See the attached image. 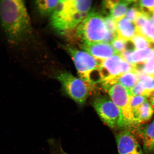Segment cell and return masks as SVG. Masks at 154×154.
<instances>
[{"label": "cell", "instance_id": "cell-28", "mask_svg": "<svg viewBox=\"0 0 154 154\" xmlns=\"http://www.w3.org/2000/svg\"><path fill=\"white\" fill-rule=\"evenodd\" d=\"M149 97L151 104L154 107V91L151 94Z\"/></svg>", "mask_w": 154, "mask_h": 154}, {"label": "cell", "instance_id": "cell-21", "mask_svg": "<svg viewBox=\"0 0 154 154\" xmlns=\"http://www.w3.org/2000/svg\"><path fill=\"white\" fill-rule=\"evenodd\" d=\"M147 97L142 96H132L130 104L134 115L144 102L147 101Z\"/></svg>", "mask_w": 154, "mask_h": 154}, {"label": "cell", "instance_id": "cell-22", "mask_svg": "<svg viewBox=\"0 0 154 154\" xmlns=\"http://www.w3.org/2000/svg\"><path fill=\"white\" fill-rule=\"evenodd\" d=\"M126 40L117 35L111 43V45L117 54H120L125 50Z\"/></svg>", "mask_w": 154, "mask_h": 154}, {"label": "cell", "instance_id": "cell-30", "mask_svg": "<svg viewBox=\"0 0 154 154\" xmlns=\"http://www.w3.org/2000/svg\"><path fill=\"white\" fill-rule=\"evenodd\" d=\"M153 151L154 152V149H153Z\"/></svg>", "mask_w": 154, "mask_h": 154}, {"label": "cell", "instance_id": "cell-7", "mask_svg": "<svg viewBox=\"0 0 154 154\" xmlns=\"http://www.w3.org/2000/svg\"><path fill=\"white\" fill-rule=\"evenodd\" d=\"M92 105L104 123L111 128H124L122 116L118 108L106 96L95 98Z\"/></svg>", "mask_w": 154, "mask_h": 154}, {"label": "cell", "instance_id": "cell-19", "mask_svg": "<svg viewBox=\"0 0 154 154\" xmlns=\"http://www.w3.org/2000/svg\"><path fill=\"white\" fill-rule=\"evenodd\" d=\"M129 91L132 96H142L148 97L150 96L140 81H138Z\"/></svg>", "mask_w": 154, "mask_h": 154}, {"label": "cell", "instance_id": "cell-13", "mask_svg": "<svg viewBox=\"0 0 154 154\" xmlns=\"http://www.w3.org/2000/svg\"><path fill=\"white\" fill-rule=\"evenodd\" d=\"M154 54V51L151 49L137 50L130 53L127 62L131 64L146 62L151 59Z\"/></svg>", "mask_w": 154, "mask_h": 154}, {"label": "cell", "instance_id": "cell-2", "mask_svg": "<svg viewBox=\"0 0 154 154\" xmlns=\"http://www.w3.org/2000/svg\"><path fill=\"white\" fill-rule=\"evenodd\" d=\"M91 1H60L51 15L52 26L61 33L74 29L89 14Z\"/></svg>", "mask_w": 154, "mask_h": 154}, {"label": "cell", "instance_id": "cell-9", "mask_svg": "<svg viewBox=\"0 0 154 154\" xmlns=\"http://www.w3.org/2000/svg\"><path fill=\"white\" fill-rule=\"evenodd\" d=\"M80 46L87 53L101 61L104 60L117 54L110 44L105 42L81 44Z\"/></svg>", "mask_w": 154, "mask_h": 154}, {"label": "cell", "instance_id": "cell-27", "mask_svg": "<svg viewBox=\"0 0 154 154\" xmlns=\"http://www.w3.org/2000/svg\"><path fill=\"white\" fill-rule=\"evenodd\" d=\"M136 49L135 46L131 40H126L125 43V51L132 52V51H134Z\"/></svg>", "mask_w": 154, "mask_h": 154}, {"label": "cell", "instance_id": "cell-12", "mask_svg": "<svg viewBox=\"0 0 154 154\" xmlns=\"http://www.w3.org/2000/svg\"><path fill=\"white\" fill-rule=\"evenodd\" d=\"M154 112L151 104L147 100L144 102L134 114L137 122L140 124L149 121L152 116Z\"/></svg>", "mask_w": 154, "mask_h": 154}, {"label": "cell", "instance_id": "cell-24", "mask_svg": "<svg viewBox=\"0 0 154 154\" xmlns=\"http://www.w3.org/2000/svg\"><path fill=\"white\" fill-rule=\"evenodd\" d=\"M143 72L146 75L154 76V54L145 62Z\"/></svg>", "mask_w": 154, "mask_h": 154}, {"label": "cell", "instance_id": "cell-25", "mask_svg": "<svg viewBox=\"0 0 154 154\" xmlns=\"http://www.w3.org/2000/svg\"><path fill=\"white\" fill-rule=\"evenodd\" d=\"M50 143H51V154H69L63 151L59 142L51 140Z\"/></svg>", "mask_w": 154, "mask_h": 154}, {"label": "cell", "instance_id": "cell-4", "mask_svg": "<svg viewBox=\"0 0 154 154\" xmlns=\"http://www.w3.org/2000/svg\"><path fill=\"white\" fill-rule=\"evenodd\" d=\"M104 19L92 11L77 27L75 35L81 44L103 42L107 32Z\"/></svg>", "mask_w": 154, "mask_h": 154}, {"label": "cell", "instance_id": "cell-18", "mask_svg": "<svg viewBox=\"0 0 154 154\" xmlns=\"http://www.w3.org/2000/svg\"><path fill=\"white\" fill-rule=\"evenodd\" d=\"M135 46L136 49L140 50L149 47V41L141 34L136 33L131 40Z\"/></svg>", "mask_w": 154, "mask_h": 154}, {"label": "cell", "instance_id": "cell-8", "mask_svg": "<svg viewBox=\"0 0 154 154\" xmlns=\"http://www.w3.org/2000/svg\"><path fill=\"white\" fill-rule=\"evenodd\" d=\"M116 142L119 154H143L136 138L128 130L117 135Z\"/></svg>", "mask_w": 154, "mask_h": 154}, {"label": "cell", "instance_id": "cell-5", "mask_svg": "<svg viewBox=\"0 0 154 154\" xmlns=\"http://www.w3.org/2000/svg\"><path fill=\"white\" fill-rule=\"evenodd\" d=\"M106 91L120 112L124 128H130L137 125L131 106L132 96L130 91L118 82L109 87Z\"/></svg>", "mask_w": 154, "mask_h": 154}, {"label": "cell", "instance_id": "cell-16", "mask_svg": "<svg viewBox=\"0 0 154 154\" xmlns=\"http://www.w3.org/2000/svg\"><path fill=\"white\" fill-rule=\"evenodd\" d=\"M138 81L136 72H131L121 75L117 79V82L130 91Z\"/></svg>", "mask_w": 154, "mask_h": 154}, {"label": "cell", "instance_id": "cell-11", "mask_svg": "<svg viewBox=\"0 0 154 154\" xmlns=\"http://www.w3.org/2000/svg\"><path fill=\"white\" fill-rule=\"evenodd\" d=\"M60 1L40 0L34 2L35 8L40 15L43 17L51 15L59 3Z\"/></svg>", "mask_w": 154, "mask_h": 154}, {"label": "cell", "instance_id": "cell-20", "mask_svg": "<svg viewBox=\"0 0 154 154\" xmlns=\"http://www.w3.org/2000/svg\"><path fill=\"white\" fill-rule=\"evenodd\" d=\"M150 95L154 91V76L145 75L139 79Z\"/></svg>", "mask_w": 154, "mask_h": 154}, {"label": "cell", "instance_id": "cell-1", "mask_svg": "<svg viewBox=\"0 0 154 154\" xmlns=\"http://www.w3.org/2000/svg\"><path fill=\"white\" fill-rule=\"evenodd\" d=\"M0 23L8 41L12 45H21L32 38V24L24 1H0Z\"/></svg>", "mask_w": 154, "mask_h": 154}, {"label": "cell", "instance_id": "cell-26", "mask_svg": "<svg viewBox=\"0 0 154 154\" xmlns=\"http://www.w3.org/2000/svg\"><path fill=\"white\" fill-rule=\"evenodd\" d=\"M141 6L146 8L151 12L154 11V0L153 1H145L141 0L139 1Z\"/></svg>", "mask_w": 154, "mask_h": 154}, {"label": "cell", "instance_id": "cell-17", "mask_svg": "<svg viewBox=\"0 0 154 154\" xmlns=\"http://www.w3.org/2000/svg\"><path fill=\"white\" fill-rule=\"evenodd\" d=\"M136 33L141 34L149 41L154 42V26L149 19L146 20L142 27L136 29Z\"/></svg>", "mask_w": 154, "mask_h": 154}, {"label": "cell", "instance_id": "cell-3", "mask_svg": "<svg viewBox=\"0 0 154 154\" xmlns=\"http://www.w3.org/2000/svg\"><path fill=\"white\" fill-rule=\"evenodd\" d=\"M66 49L74 61L80 78L93 88L96 85L100 84L99 69L103 61L95 58L86 52L71 47Z\"/></svg>", "mask_w": 154, "mask_h": 154}, {"label": "cell", "instance_id": "cell-10", "mask_svg": "<svg viewBox=\"0 0 154 154\" xmlns=\"http://www.w3.org/2000/svg\"><path fill=\"white\" fill-rule=\"evenodd\" d=\"M117 35L125 40L131 39L136 34L134 22L127 18H123L117 22Z\"/></svg>", "mask_w": 154, "mask_h": 154}, {"label": "cell", "instance_id": "cell-6", "mask_svg": "<svg viewBox=\"0 0 154 154\" xmlns=\"http://www.w3.org/2000/svg\"><path fill=\"white\" fill-rule=\"evenodd\" d=\"M56 77L61 83L64 93L80 105L85 103L94 88L81 79L66 72H59Z\"/></svg>", "mask_w": 154, "mask_h": 154}, {"label": "cell", "instance_id": "cell-29", "mask_svg": "<svg viewBox=\"0 0 154 154\" xmlns=\"http://www.w3.org/2000/svg\"><path fill=\"white\" fill-rule=\"evenodd\" d=\"M149 19L154 26V11L152 13Z\"/></svg>", "mask_w": 154, "mask_h": 154}, {"label": "cell", "instance_id": "cell-15", "mask_svg": "<svg viewBox=\"0 0 154 154\" xmlns=\"http://www.w3.org/2000/svg\"><path fill=\"white\" fill-rule=\"evenodd\" d=\"M129 1H122L119 2L111 9L110 16L116 22L124 18L129 8Z\"/></svg>", "mask_w": 154, "mask_h": 154}, {"label": "cell", "instance_id": "cell-23", "mask_svg": "<svg viewBox=\"0 0 154 154\" xmlns=\"http://www.w3.org/2000/svg\"><path fill=\"white\" fill-rule=\"evenodd\" d=\"M104 19L106 27L108 31L117 33V22L110 15L106 16Z\"/></svg>", "mask_w": 154, "mask_h": 154}, {"label": "cell", "instance_id": "cell-14", "mask_svg": "<svg viewBox=\"0 0 154 154\" xmlns=\"http://www.w3.org/2000/svg\"><path fill=\"white\" fill-rule=\"evenodd\" d=\"M144 149L147 152L153 151L154 148V120L146 127L142 134Z\"/></svg>", "mask_w": 154, "mask_h": 154}]
</instances>
